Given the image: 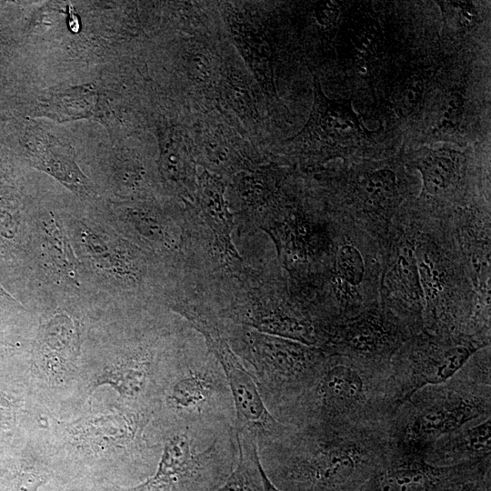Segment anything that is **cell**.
Instances as JSON below:
<instances>
[{
	"label": "cell",
	"mask_w": 491,
	"mask_h": 491,
	"mask_svg": "<svg viewBox=\"0 0 491 491\" xmlns=\"http://www.w3.org/2000/svg\"><path fill=\"white\" fill-rule=\"evenodd\" d=\"M488 474L491 457L438 466L391 443L359 491H459L466 484Z\"/></svg>",
	"instance_id": "cell-13"
},
{
	"label": "cell",
	"mask_w": 491,
	"mask_h": 491,
	"mask_svg": "<svg viewBox=\"0 0 491 491\" xmlns=\"http://www.w3.org/2000/svg\"><path fill=\"white\" fill-rule=\"evenodd\" d=\"M414 167L421 174L422 193L436 197L458 180L461 158L459 152L449 148H429L414 161Z\"/></svg>",
	"instance_id": "cell-25"
},
{
	"label": "cell",
	"mask_w": 491,
	"mask_h": 491,
	"mask_svg": "<svg viewBox=\"0 0 491 491\" xmlns=\"http://www.w3.org/2000/svg\"><path fill=\"white\" fill-rule=\"evenodd\" d=\"M391 446L387 425L288 426L257 447L281 491H359Z\"/></svg>",
	"instance_id": "cell-1"
},
{
	"label": "cell",
	"mask_w": 491,
	"mask_h": 491,
	"mask_svg": "<svg viewBox=\"0 0 491 491\" xmlns=\"http://www.w3.org/2000/svg\"><path fill=\"white\" fill-rule=\"evenodd\" d=\"M159 174L177 195L193 200L197 178L195 162L187 140L180 131L166 130L160 139Z\"/></svg>",
	"instance_id": "cell-21"
},
{
	"label": "cell",
	"mask_w": 491,
	"mask_h": 491,
	"mask_svg": "<svg viewBox=\"0 0 491 491\" xmlns=\"http://www.w3.org/2000/svg\"><path fill=\"white\" fill-rule=\"evenodd\" d=\"M98 94L92 85L55 87L40 99L38 115L57 121L87 118L95 114Z\"/></svg>",
	"instance_id": "cell-24"
},
{
	"label": "cell",
	"mask_w": 491,
	"mask_h": 491,
	"mask_svg": "<svg viewBox=\"0 0 491 491\" xmlns=\"http://www.w3.org/2000/svg\"><path fill=\"white\" fill-rule=\"evenodd\" d=\"M260 471H261V476H262V480H263V486H264V490L265 491H281L280 489H278L270 480L269 478L267 477V476L266 475L265 471L263 470L262 466H261V464H260Z\"/></svg>",
	"instance_id": "cell-41"
},
{
	"label": "cell",
	"mask_w": 491,
	"mask_h": 491,
	"mask_svg": "<svg viewBox=\"0 0 491 491\" xmlns=\"http://www.w3.org/2000/svg\"><path fill=\"white\" fill-rule=\"evenodd\" d=\"M416 334L386 306L370 304L354 315L327 323L321 349L327 355L387 365Z\"/></svg>",
	"instance_id": "cell-12"
},
{
	"label": "cell",
	"mask_w": 491,
	"mask_h": 491,
	"mask_svg": "<svg viewBox=\"0 0 491 491\" xmlns=\"http://www.w3.org/2000/svg\"><path fill=\"white\" fill-rule=\"evenodd\" d=\"M380 33L379 25L372 19L364 22L356 29L353 39L354 46L356 49V61L372 65V60L376 55L381 42Z\"/></svg>",
	"instance_id": "cell-32"
},
{
	"label": "cell",
	"mask_w": 491,
	"mask_h": 491,
	"mask_svg": "<svg viewBox=\"0 0 491 491\" xmlns=\"http://www.w3.org/2000/svg\"><path fill=\"white\" fill-rule=\"evenodd\" d=\"M189 69L193 80L197 84H208L212 79L213 65L207 55L201 51L193 52L189 59Z\"/></svg>",
	"instance_id": "cell-36"
},
{
	"label": "cell",
	"mask_w": 491,
	"mask_h": 491,
	"mask_svg": "<svg viewBox=\"0 0 491 491\" xmlns=\"http://www.w3.org/2000/svg\"><path fill=\"white\" fill-rule=\"evenodd\" d=\"M34 300L30 310L76 300L100 309L86 285L56 208L40 205L33 211ZM101 310V309H100Z\"/></svg>",
	"instance_id": "cell-9"
},
{
	"label": "cell",
	"mask_w": 491,
	"mask_h": 491,
	"mask_svg": "<svg viewBox=\"0 0 491 491\" xmlns=\"http://www.w3.org/2000/svg\"><path fill=\"white\" fill-rule=\"evenodd\" d=\"M314 97L309 119L299 135L332 148H343L373 134L354 111L350 99H330L316 78Z\"/></svg>",
	"instance_id": "cell-17"
},
{
	"label": "cell",
	"mask_w": 491,
	"mask_h": 491,
	"mask_svg": "<svg viewBox=\"0 0 491 491\" xmlns=\"http://www.w3.org/2000/svg\"><path fill=\"white\" fill-rule=\"evenodd\" d=\"M340 5L332 0H323L315 6V16L317 23L323 26L334 25L340 15Z\"/></svg>",
	"instance_id": "cell-39"
},
{
	"label": "cell",
	"mask_w": 491,
	"mask_h": 491,
	"mask_svg": "<svg viewBox=\"0 0 491 491\" xmlns=\"http://www.w3.org/2000/svg\"><path fill=\"white\" fill-rule=\"evenodd\" d=\"M355 191L361 209L375 218L389 220L399 204L400 185L396 172L384 166L365 172Z\"/></svg>",
	"instance_id": "cell-23"
},
{
	"label": "cell",
	"mask_w": 491,
	"mask_h": 491,
	"mask_svg": "<svg viewBox=\"0 0 491 491\" xmlns=\"http://www.w3.org/2000/svg\"><path fill=\"white\" fill-rule=\"evenodd\" d=\"M195 199L202 219L209 227L219 258V268L237 270L246 264L232 242L234 217L225 199V185L206 170L198 175Z\"/></svg>",
	"instance_id": "cell-19"
},
{
	"label": "cell",
	"mask_w": 491,
	"mask_h": 491,
	"mask_svg": "<svg viewBox=\"0 0 491 491\" xmlns=\"http://www.w3.org/2000/svg\"><path fill=\"white\" fill-rule=\"evenodd\" d=\"M397 406L390 364L327 355L310 386L277 420L293 426H381Z\"/></svg>",
	"instance_id": "cell-3"
},
{
	"label": "cell",
	"mask_w": 491,
	"mask_h": 491,
	"mask_svg": "<svg viewBox=\"0 0 491 491\" xmlns=\"http://www.w3.org/2000/svg\"><path fill=\"white\" fill-rule=\"evenodd\" d=\"M273 239L279 263L295 277L311 273L331 249L329 233L301 206L276 196L255 217Z\"/></svg>",
	"instance_id": "cell-14"
},
{
	"label": "cell",
	"mask_w": 491,
	"mask_h": 491,
	"mask_svg": "<svg viewBox=\"0 0 491 491\" xmlns=\"http://www.w3.org/2000/svg\"><path fill=\"white\" fill-rule=\"evenodd\" d=\"M32 312L0 284V325L8 326L12 328L19 327L32 317Z\"/></svg>",
	"instance_id": "cell-33"
},
{
	"label": "cell",
	"mask_w": 491,
	"mask_h": 491,
	"mask_svg": "<svg viewBox=\"0 0 491 491\" xmlns=\"http://www.w3.org/2000/svg\"><path fill=\"white\" fill-rule=\"evenodd\" d=\"M459 491H491V474L466 484Z\"/></svg>",
	"instance_id": "cell-40"
},
{
	"label": "cell",
	"mask_w": 491,
	"mask_h": 491,
	"mask_svg": "<svg viewBox=\"0 0 491 491\" xmlns=\"http://www.w3.org/2000/svg\"><path fill=\"white\" fill-rule=\"evenodd\" d=\"M225 332L231 348L276 419L310 386L327 357L319 347L227 321Z\"/></svg>",
	"instance_id": "cell-7"
},
{
	"label": "cell",
	"mask_w": 491,
	"mask_h": 491,
	"mask_svg": "<svg viewBox=\"0 0 491 491\" xmlns=\"http://www.w3.org/2000/svg\"><path fill=\"white\" fill-rule=\"evenodd\" d=\"M58 206L86 285L104 312L164 306L175 285L153 256L119 234L90 202Z\"/></svg>",
	"instance_id": "cell-2"
},
{
	"label": "cell",
	"mask_w": 491,
	"mask_h": 491,
	"mask_svg": "<svg viewBox=\"0 0 491 491\" xmlns=\"http://www.w3.org/2000/svg\"><path fill=\"white\" fill-rule=\"evenodd\" d=\"M491 417L466 424L430 446L424 459L434 466H447L489 458Z\"/></svg>",
	"instance_id": "cell-20"
},
{
	"label": "cell",
	"mask_w": 491,
	"mask_h": 491,
	"mask_svg": "<svg viewBox=\"0 0 491 491\" xmlns=\"http://www.w3.org/2000/svg\"><path fill=\"white\" fill-rule=\"evenodd\" d=\"M15 451L0 456V491H37L46 475Z\"/></svg>",
	"instance_id": "cell-27"
},
{
	"label": "cell",
	"mask_w": 491,
	"mask_h": 491,
	"mask_svg": "<svg viewBox=\"0 0 491 491\" xmlns=\"http://www.w3.org/2000/svg\"><path fill=\"white\" fill-rule=\"evenodd\" d=\"M424 85L421 80L413 78L408 81L400 94V106L407 112H412L422 101Z\"/></svg>",
	"instance_id": "cell-38"
},
{
	"label": "cell",
	"mask_w": 491,
	"mask_h": 491,
	"mask_svg": "<svg viewBox=\"0 0 491 491\" xmlns=\"http://www.w3.org/2000/svg\"><path fill=\"white\" fill-rule=\"evenodd\" d=\"M202 147L204 160L210 169L224 172L239 169L240 164L237 157L221 135L215 132H205Z\"/></svg>",
	"instance_id": "cell-30"
},
{
	"label": "cell",
	"mask_w": 491,
	"mask_h": 491,
	"mask_svg": "<svg viewBox=\"0 0 491 491\" xmlns=\"http://www.w3.org/2000/svg\"><path fill=\"white\" fill-rule=\"evenodd\" d=\"M154 476L128 491H217L235 467V426L171 423Z\"/></svg>",
	"instance_id": "cell-6"
},
{
	"label": "cell",
	"mask_w": 491,
	"mask_h": 491,
	"mask_svg": "<svg viewBox=\"0 0 491 491\" xmlns=\"http://www.w3.org/2000/svg\"><path fill=\"white\" fill-rule=\"evenodd\" d=\"M382 291L384 306L404 319L416 334L422 332L425 302L415 243L403 240L396 246L382 281Z\"/></svg>",
	"instance_id": "cell-16"
},
{
	"label": "cell",
	"mask_w": 491,
	"mask_h": 491,
	"mask_svg": "<svg viewBox=\"0 0 491 491\" xmlns=\"http://www.w3.org/2000/svg\"><path fill=\"white\" fill-rule=\"evenodd\" d=\"M119 234L157 260L175 280L189 269L193 257V225L186 216L155 198L90 202Z\"/></svg>",
	"instance_id": "cell-8"
},
{
	"label": "cell",
	"mask_w": 491,
	"mask_h": 491,
	"mask_svg": "<svg viewBox=\"0 0 491 491\" xmlns=\"http://www.w3.org/2000/svg\"><path fill=\"white\" fill-rule=\"evenodd\" d=\"M235 32V41L246 60L257 75L263 87L272 91L274 88L273 72L266 43L260 36L250 34L243 27L237 26Z\"/></svg>",
	"instance_id": "cell-29"
},
{
	"label": "cell",
	"mask_w": 491,
	"mask_h": 491,
	"mask_svg": "<svg viewBox=\"0 0 491 491\" xmlns=\"http://www.w3.org/2000/svg\"><path fill=\"white\" fill-rule=\"evenodd\" d=\"M158 409L165 423L235 426V410L225 376L206 347L193 346Z\"/></svg>",
	"instance_id": "cell-10"
},
{
	"label": "cell",
	"mask_w": 491,
	"mask_h": 491,
	"mask_svg": "<svg viewBox=\"0 0 491 491\" xmlns=\"http://www.w3.org/2000/svg\"><path fill=\"white\" fill-rule=\"evenodd\" d=\"M487 346L490 339L476 336L426 331L413 336L390 363L398 406L417 390L448 380Z\"/></svg>",
	"instance_id": "cell-11"
},
{
	"label": "cell",
	"mask_w": 491,
	"mask_h": 491,
	"mask_svg": "<svg viewBox=\"0 0 491 491\" xmlns=\"http://www.w3.org/2000/svg\"><path fill=\"white\" fill-rule=\"evenodd\" d=\"M238 458L231 475L217 491H265L257 445L254 438L236 434Z\"/></svg>",
	"instance_id": "cell-26"
},
{
	"label": "cell",
	"mask_w": 491,
	"mask_h": 491,
	"mask_svg": "<svg viewBox=\"0 0 491 491\" xmlns=\"http://www.w3.org/2000/svg\"><path fill=\"white\" fill-rule=\"evenodd\" d=\"M25 144L32 165L48 174L81 200L92 202L99 197L96 186L80 168L75 150L43 129L31 128Z\"/></svg>",
	"instance_id": "cell-18"
},
{
	"label": "cell",
	"mask_w": 491,
	"mask_h": 491,
	"mask_svg": "<svg viewBox=\"0 0 491 491\" xmlns=\"http://www.w3.org/2000/svg\"><path fill=\"white\" fill-rule=\"evenodd\" d=\"M488 417L489 346L476 352L448 380L426 386L410 396L391 415L387 430L393 445L423 456L442 436Z\"/></svg>",
	"instance_id": "cell-4"
},
{
	"label": "cell",
	"mask_w": 491,
	"mask_h": 491,
	"mask_svg": "<svg viewBox=\"0 0 491 491\" xmlns=\"http://www.w3.org/2000/svg\"><path fill=\"white\" fill-rule=\"evenodd\" d=\"M224 95L230 106L241 116L254 118L257 111L251 89L237 75H228L224 84Z\"/></svg>",
	"instance_id": "cell-31"
},
{
	"label": "cell",
	"mask_w": 491,
	"mask_h": 491,
	"mask_svg": "<svg viewBox=\"0 0 491 491\" xmlns=\"http://www.w3.org/2000/svg\"><path fill=\"white\" fill-rule=\"evenodd\" d=\"M27 342L17 333L0 331V363L21 354Z\"/></svg>",
	"instance_id": "cell-37"
},
{
	"label": "cell",
	"mask_w": 491,
	"mask_h": 491,
	"mask_svg": "<svg viewBox=\"0 0 491 491\" xmlns=\"http://www.w3.org/2000/svg\"><path fill=\"white\" fill-rule=\"evenodd\" d=\"M466 105L464 89H457L451 93L444 105L438 127L444 132L453 131L459 125Z\"/></svg>",
	"instance_id": "cell-35"
},
{
	"label": "cell",
	"mask_w": 491,
	"mask_h": 491,
	"mask_svg": "<svg viewBox=\"0 0 491 491\" xmlns=\"http://www.w3.org/2000/svg\"><path fill=\"white\" fill-rule=\"evenodd\" d=\"M6 362L0 363V456L18 447L25 420L24 382Z\"/></svg>",
	"instance_id": "cell-22"
},
{
	"label": "cell",
	"mask_w": 491,
	"mask_h": 491,
	"mask_svg": "<svg viewBox=\"0 0 491 491\" xmlns=\"http://www.w3.org/2000/svg\"><path fill=\"white\" fill-rule=\"evenodd\" d=\"M235 185L238 195L245 205L253 211L254 217L276 196V183L266 170L242 172L236 176Z\"/></svg>",
	"instance_id": "cell-28"
},
{
	"label": "cell",
	"mask_w": 491,
	"mask_h": 491,
	"mask_svg": "<svg viewBox=\"0 0 491 491\" xmlns=\"http://www.w3.org/2000/svg\"><path fill=\"white\" fill-rule=\"evenodd\" d=\"M220 280L227 296L209 303L222 319L320 348L317 320L304 303L289 296L280 276L246 266L237 273L222 275Z\"/></svg>",
	"instance_id": "cell-5"
},
{
	"label": "cell",
	"mask_w": 491,
	"mask_h": 491,
	"mask_svg": "<svg viewBox=\"0 0 491 491\" xmlns=\"http://www.w3.org/2000/svg\"><path fill=\"white\" fill-rule=\"evenodd\" d=\"M38 326L31 348L34 365L47 376H64L81 353L85 321L102 314L86 303L69 300L39 310Z\"/></svg>",
	"instance_id": "cell-15"
},
{
	"label": "cell",
	"mask_w": 491,
	"mask_h": 491,
	"mask_svg": "<svg viewBox=\"0 0 491 491\" xmlns=\"http://www.w3.org/2000/svg\"><path fill=\"white\" fill-rule=\"evenodd\" d=\"M442 6L445 17L463 30L471 29L477 18V13L472 2L451 1L437 2Z\"/></svg>",
	"instance_id": "cell-34"
}]
</instances>
